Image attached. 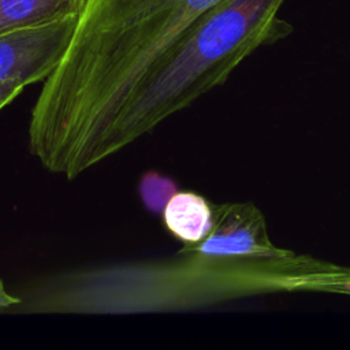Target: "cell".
<instances>
[{
    "label": "cell",
    "instance_id": "1",
    "mask_svg": "<svg viewBox=\"0 0 350 350\" xmlns=\"http://www.w3.org/2000/svg\"><path fill=\"white\" fill-rule=\"evenodd\" d=\"M219 1L86 0L31 108L30 153L70 180L112 156L116 130L153 66Z\"/></svg>",
    "mask_w": 350,
    "mask_h": 350
},
{
    "label": "cell",
    "instance_id": "2",
    "mask_svg": "<svg viewBox=\"0 0 350 350\" xmlns=\"http://www.w3.org/2000/svg\"><path fill=\"white\" fill-rule=\"evenodd\" d=\"M280 293L350 298V267L310 254L213 256L179 249L172 257L75 275L37 295L36 310L89 313L186 312Z\"/></svg>",
    "mask_w": 350,
    "mask_h": 350
},
{
    "label": "cell",
    "instance_id": "3",
    "mask_svg": "<svg viewBox=\"0 0 350 350\" xmlns=\"http://www.w3.org/2000/svg\"><path fill=\"white\" fill-rule=\"evenodd\" d=\"M284 0H220L198 16L163 53L124 113L118 153L172 113L223 85L249 55L293 31L278 16Z\"/></svg>",
    "mask_w": 350,
    "mask_h": 350
},
{
    "label": "cell",
    "instance_id": "4",
    "mask_svg": "<svg viewBox=\"0 0 350 350\" xmlns=\"http://www.w3.org/2000/svg\"><path fill=\"white\" fill-rule=\"evenodd\" d=\"M78 16L0 34V88L45 81L62 62Z\"/></svg>",
    "mask_w": 350,
    "mask_h": 350
},
{
    "label": "cell",
    "instance_id": "5",
    "mask_svg": "<svg viewBox=\"0 0 350 350\" xmlns=\"http://www.w3.org/2000/svg\"><path fill=\"white\" fill-rule=\"evenodd\" d=\"M180 249L213 256L278 257L293 250L273 245L267 220L253 202H224L212 205V226L204 239Z\"/></svg>",
    "mask_w": 350,
    "mask_h": 350
},
{
    "label": "cell",
    "instance_id": "6",
    "mask_svg": "<svg viewBox=\"0 0 350 350\" xmlns=\"http://www.w3.org/2000/svg\"><path fill=\"white\" fill-rule=\"evenodd\" d=\"M161 215L167 231L183 245L200 242L212 226V204L190 190L176 191Z\"/></svg>",
    "mask_w": 350,
    "mask_h": 350
},
{
    "label": "cell",
    "instance_id": "7",
    "mask_svg": "<svg viewBox=\"0 0 350 350\" xmlns=\"http://www.w3.org/2000/svg\"><path fill=\"white\" fill-rule=\"evenodd\" d=\"M86 0H0V34L78 16Z\"/></svg>",
    "mask_w": 350,
    "mask_h": 350
},
{
    "label": "cell",
    "instance_id": "8",
    "mask_svg": "<svg viewBox=\"0 0 350 350\" xmlns=\"http://www.w3.org/2000/svg\"><path fill=\"white\" fill-rule=\"evenodd\" d=\"M137 189L145 209L154 215H161L171 197L179 191L176 182L171 176L154 170L141 175Z\"/></svg>",
    "mask_w": 350,
    "mask_h": 350
},
{
    "label": "cell",
    "instance_id": "9",
    "mask_svg": "<svg viewBox=\"0 0 350 350\" xmlns=\"http://www.w3.org/2000/svg\"><path fill=\"white\" fill-rule=\"evenodd\" d=\"M23 89L21 88H0V111L8 105L11 101H14Z\"/></svg>",
    "mask_w": 350,
    "mask_h": 350
}]
</instances>
